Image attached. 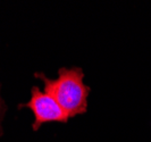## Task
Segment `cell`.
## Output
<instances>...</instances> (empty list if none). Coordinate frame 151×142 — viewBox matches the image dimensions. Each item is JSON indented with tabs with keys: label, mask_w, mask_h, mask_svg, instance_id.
<instances>
[{
	"label": "cell",
	"mask_w": 151,
	"mask_h": 142,
	"mask_svg": "<svg viewBox=\"0 0 151 142\" xmlns=\"http://www.w3.org/2000/svg\"><path fill=\"white\" fill-rule=\"evenodd\" d=\"M35 76L43 81L45 92L60 105L69 118L86 112L90 88L84 84V73L80 67H61L55 80L43 73H35Z\"/></svg>",
	"instance_id": "6da1fadb"
},
{
	"label": "cell",
	"mask_w": 151,
	"mask_h": 142,
	"mask_svg": "<svg viewBox=\"0 0 151 142\" xmlns=\"http://www.w3.org/2000/svg\"><path fill=\"white\" fill-rule=\"evenodd\" d=\"M19 107H27L34 114L33 130L37 131L45 123L59 122L66 123L68 115L60 107V105L47 92L40 91L38 86H33L31 90V99L26 104H22Z\"/></svg>",
	"instance_id": "7a4b0ae2"
}]
</instances>
